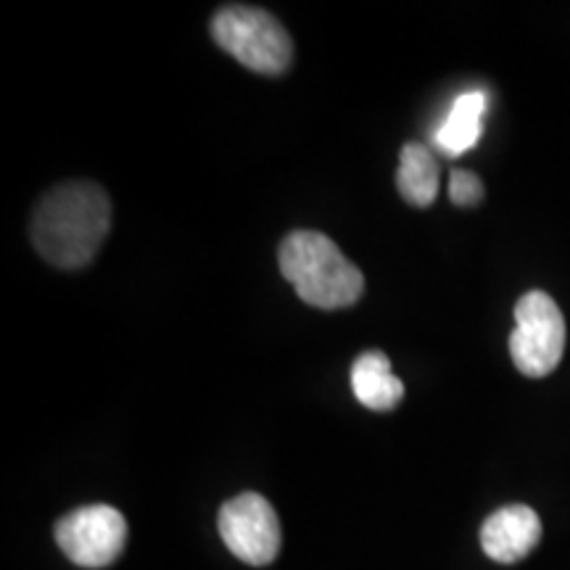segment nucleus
<instances>
[{
  "instance_id": "4",
  "label": "nucleus",
  "mask_w": 570,
  "mask_h": 570,
  "mask_svg": "<svg viewBox=\"0 0 570 570\" xmlns=\"http://www.w3.org/2000/svg\"><path fill=\"white\" fill-rule=\"evenodd\" d=\"M566 354V317L544 291H529L515 304V331L510 336V356L529 377H547L558 370Z\"/></svg>"
},
{
  "instance_id": "11",
  "label": "nucleus",
  "mask_w": 570,
  "mask_h": 570,
  "mask_svg": "<svg viewBox=\"0 0 570 570\" xmlns=\"http://www.w3.org/2000/svg\"><path fill=\"white\" fill-rule=\"evenodd\" d=\"M449 198L454 206H475L483 202V183L479 175L468 173V169H454L449 177Z\"/></svg>"
},
{
  "instance_id": "2",
  "label": "nucleus",
  "mask_w": 570,
  "mask_h": 570,
  "mask_svg": "<svg viewBox=\"0 0 570 570\" xmlns=\"http://www.w3.org/2000/svg\"><path fill=\"white\" fill-rule=\"evenodd\" d=\"M277 265L296 296L315 309H346L365 294V275L331 238L315 230L285 235Z\"/></svg>"
},
{
  "instance_id": "5",
  "label": "nucleus",
  "mask_w": 570,
  "mask_h": 570,
  "mask_svg": "<svg viewBox=\"0 0 570 570\" xmlns=\"http://www.w3.org/2000/svg\"><path fill=\"white\" fill-rule=\"evenodd\" d=\"M127 541V520L111 504H88L56 523V544L80 568H106Z\"/></svg>"
},
{
  "instance_id": "9",
  "label": "nucleus",
  "mask_w": 570,
  "mask_h": 570,
  "mask_svg": "<svg viewBox=\"0 0 570 570\" xmlns=\"http://www.w3.org/2000/svg\"><path fill=\"white\" fill-rule=\"evenodd\" d=\"M483 117H487V92L468 90L458 96L446 119L433 132V146L446 156H460L470 151L481 140Z\"/></svg>"
},
{
  "instance_id": "3",
  "label": "nucleus",
  "mask_w": 570,
  "mask_h": 570,
  "mask_svg": "<svg viewBox=\"0 0 570 570\" xmlns=\"http://www.w3.org/2000/svg\"><path fill=\"white\" fill-rule=\"evenodd\" d=\"M212 38L256 75H283L294 61V40L269 11L254 6H225L214 13Z\"/></svg>"
},
{
  "instance_id": "8",
  "label": "nucleus",
  "mask_w": 570,
  "mask_h": 570,
  "mask_svg": "<svg viewBox=\"0 0 570 570\" xmlns=\"http://www.w3.org/2000/svg\"><path fill=\"white\" fill-rule=\"evenodd\" d=\"M352 391L362 407L375 412L394 410L404 399V383L391 370L389 356L383 352L360 354L352 365Z\"/></svg>"
},
{
  "instance_id": "7",
  "label": "nucleus",
  "mask_w": 570,
  "mask_h": 570,
  "mask_svg": "<svg viewBox=\"0 0 570 570\" xmlns=\"http://www.w3.org/2000/svg\"><path fill=\"white\" fill-rule=\"evenodd\" d=\"M541 541V520L529 504H508L491 512L481 529V547L494 562H518L537 550Z\"/></svg>"
},
{
  "instance_id": "10",
  "label": "nucleus",
  "mask_w": 570,
  "mask_h": 570,
  "mask_svg": "<svg viewBox=\"0 0 570 570\" xmlns=\"http://www.w3.org/2000/svg\"><path fill=\"white\" fill-rule=\"evenodd\" d=\"M396 188L404 202L425 209L439 196V161L423 142H407L399 154Z\"/></svg>"
},
{
  "instance_id": "1",
  "label": "nucleus",
  "mask_w": 570,
  "mask_h": 570,
  "mask_svg": "<svg viewBox=\"0 0 570 570\" xmlns=\"http://www.w3.org/2000/svg\"><path fill=\"white\" fill-rule=\"evenodd\" d=\"M111 230V198L98 183L69 180L40 198L32 214V246L48 265L80 269L96 259Z\"/></svg>"
},
{
  "instance_id": "6",
  "label": "nucleus",
  "mask_w": 570,
  "mask_h": 570,
  "mask_svg": "<svg viewBox=\"0 0 570 570\" xmlns=\"http://www.w3.org/2000/svg\"><path fill=\"white\" fill-rule=\"evenodd\" d=\"M219 537L235 558L248 566H269L281 552V520L262 494L246 491L219 508Z\"/></svg>"
}]
</instances>
